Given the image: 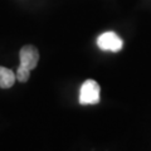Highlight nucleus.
I'll return each mask as SVG.
<instances>
[{"instance_id":"f257e3e1","label":"nucleus","mask_w":151,"mask_h":151,"mask_svg":"<svg viewBox=\"0 0 151 151\" xmlns=\"http://www.w3.org/2000/svg\"><path fill=\"white\" fill-rule=\"evenodd\" d=\"M20 65L17 70V79L19 82H27L30 77V70L34 69L39 60V52L33 45H24L19 52Z\"/></svg>"},{"instance_id":"f03ea898","label":"nucleus","mask_w":151,"mask_h":151,"mask_svg":"<svg viewBox=\"0 0 151 151\" xmlns=\"http://www.w3.org/2000/svg\"><path fill=\"white\" fill-rule=\"evenodd\" d=\"M101 87L96 81L93 79H87L83 82L79 89V97L78 101L81 105L87 106V105H97L101 100Z\"/></svg>"},{"instance_id":"7ed1b4c3","label":"nucleus","mask_w":151,"mask_h":151,"mask_svg":"<svg viewBox=\"0 0 151 151\" xmlns=\"http://www.w3.org/2000/svg\"><path fill=\"white\" fill-rule=\"evenodd\" d=\"M98 48L107 52H120L124 45L122 39L113 32H106L97 38Z\"/></svg>"},{"instance_id":"20e7f679","label":"nucleus","mask_w":151,"mask_h":151,"mask_svg":"<svg viewBox=\"0 0 151 151\" xmlns=\"http://www.w3.org/2000/svg\"><path fill=\"white\" fill-rule=\"evenodd\" d=\"M17 81V76L12 69L0 65V88H10Z\"/></svg>"}]
</instances>
